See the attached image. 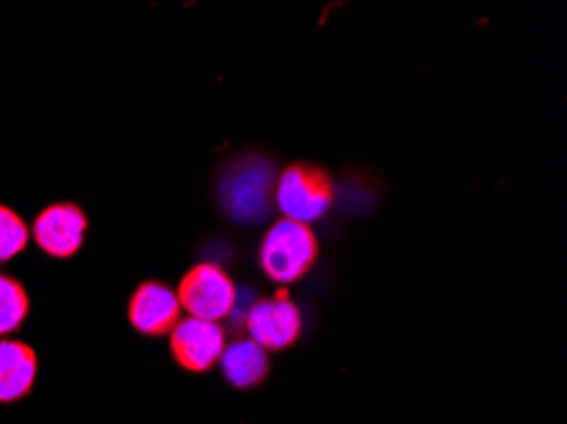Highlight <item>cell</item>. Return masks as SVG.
<instances>
[{"label":"cell","mask_w":567,"mask_h":424,"mask_svg":"<svg viewBox=\"0 0 567 424\" xmlns=\"http://www.w3.org/2000/svg\"><path fill=\"white\" fill-rule=\"evenodd\" d=\"M275 166L262 155H239L219 176L217 196L229 219L260 224L268 219L275 198Z\"/></svg>","instance_id":"6da1fadb"},{"label":"cell","mask_w":567,"mask_h":424,"mask_svg":"<svg viewBox=\"0 0 567 424\" xmlns=\"http://www.w3.org/2000/svg\"><path fill=\"white\" fill-rule=\"evenodd\" d=\"M318 239L306 224L280 219L262 237L260 267L278 285H293L313 270L318 259Z\"/></svg>","instance_id":"7a4b0ae2"},{"label":"cell","mask_w":567,"mask_h":424,"mask_svg":"<svg viewBox=\"0 0 567 424\" xmlns=\"http://www.w3.org/2000/svg\"><path fill=\"white\" fill-rule=\"evenodd\" d=\"M275 206L282 219L311 227L331 211L333 180L313 163H290L275 180Z\"/></svg>","instance_id":"3957f363"},{"label":"cell","mask_w":567,"mask_h":424,"mask_svg":"<svg viewBox=\"0 0 567 424\" xmlns=\"http://www.w3.org/2000/svg\"><path fill=\"white\" fill-rule=\"evenodd\" d=\"M176 298L182 302L188 318L219 323L221 318L231 316L237 306V288L231 277L219 265L202 262L188 270L178 282Z\"/></svg>","instance_id":"277c9868"},{"label":"cell","mask_w":567,"mask_h":424,"mask_svg":"<svg viewBox=\"0 0 567 424\" xmlns=\"http://www.w3.org/2000/svg\"><path fill=\"white\" fill-rule=\"evenodd\" d=\"M250 341L268 353L286 351L303 333V316L290 300L288 290H278L270 300H257L245 320Z\"/></svg>","instance_id":"5b68a950"},{"label":"cell","mask_w":567,"mask_h":424,"mask_svg":"<svg viewBox=\"0 0 567 424\" xmlns=\"http://www.w3.org/2000/svg\"><path fill=\"white\" fill-rule=\"evenodd\" d=\"M171 335V353L188 374H206L227 349V333L219 323L199 318L178 320Z\"/></svg>","instance_id":"8992f818"},{"label":"cell","mask_w":567,"mask_h":424,"mask_svg":"<svg viewBox=\"0 0 567 424\" xmlns=\"http://www.w3.org/2000/svg\"><path fill=\"white\" fill-rule=\"evenodd\" d=\"M87 214L76 204H51L37 216L31 227V237L41 252L54 259H69L80 252L87 237Z\"/></svg>","instance_id":"52a82bcc"},{"label":"cell","mask_w":567,"mask_h":424,"mask_svg":"<svg viewBox=\"0 0 567 424\" xmlns=\"http://www.w3.org/2000/svg\"><path fill=\"white\" fill-rule=\"evenodd\" d=\"M182 313L184 310L176 298V290L156 280L137 285L131 306H127L131 325L137 333L151 335V339H161V335L174 331L178 320H182Z\"/></svg>","instance_id":"ba28073f"},{"label":"cell","mask_w":567,"mask_h":424,"mask_svg":"<svg viewBox=\"0 0 567 424\" xmlns=\"http://www.w3.org/2000/svg\"><path fill=\"white\" fill-rule=\"evenodd\" d=\"M37 374L39 359L29 343L0 339V404H13L29 396Z\"/></svg>","instance_id":"9c48e42d"},{"label":"cell","mask_w":567,"mask_h":424,"mask_svg":"<svg viewBox=\"0 0 567 424\" xmlns=\"http://www.w3.org/2000/svg\"><path fill=\"white\" fill-rule=\"evenodd\" d=\"M221 376L235 389H257L270 376V356L255 341L229 343L219 359Z\"/></svg>","instance_id":"30bf717a"},{"label":"cell","mask_w":567,"mask_h":424,"mask_svg":"<svg viewBox=\"0 0 567 424\" xmlns=\"http://www.w3.org/2000/svg\"><path fill=\"white\" fill-rule=\"evenodd\" d=\"M29 292L11 275L0 272V339L8 333H16L29 318Z\"/></svg>","instance_id":"8fae6325"},{"label":"cell","mask_w":567,"mask_h":424,"mask_svg":"<svg viewBox=\"0 0 567 424\" xmlns=\"http://www.w3.org/2000/svg\"><path fill=\"white\" fill-rule=\"evenodd\" d=\"M31 229L19 214L0 204V262H11L29 245Z\"/></svg>","instance_id":"7c38bea8"}]
</instances>
